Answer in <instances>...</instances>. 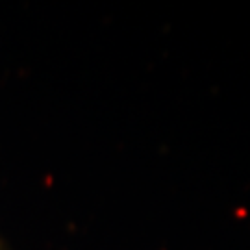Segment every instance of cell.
Returning a JSON list of instances; mask_svg holds the SVG:
<instances>
[{"instance_id":"6da1fadb","label":"cell","mask_w":250,"mask_h":250,"mask_svg":"<svg viewBox=\"0 0 250 250\" xmlns=\"http://www.w3.org/2000/svg\"><path fill=\"white\" fill-rule=\"evenodd\" d=\"M0 250H4V247H2V245H0Z\"/></svg>"}]
</instances>
